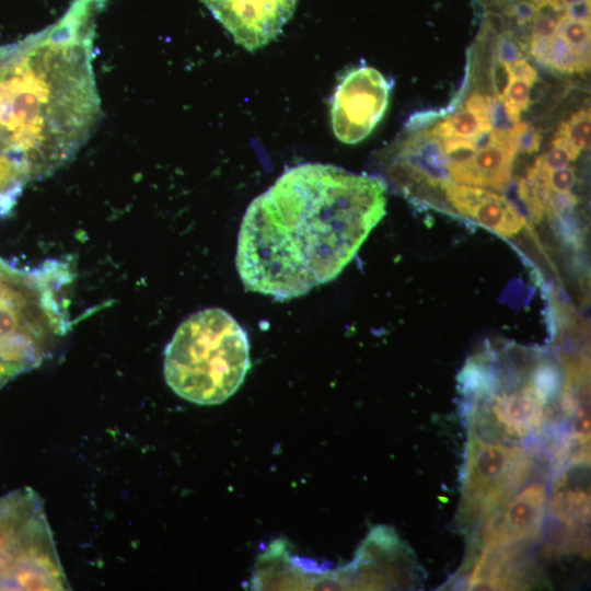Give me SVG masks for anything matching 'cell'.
I'll return each mask as SVG.
<instances>
[{
	"label": "cell",
	"instance_id": "cell-1",
	"mask_svg": "<svg viewBox=\"0 0 591 591\" xmlns=\"http://www.w3.org/2000/svg\"><path fill=\"white\" fill-rule=\"evenodd\" d=\"M385 207L378 176L324 163L287 169L243 216L235 266L244 288L287 301L334 280Z\"/></svg>",
	"mask_w": 591,
	"mask_h": 591
},
{
	"label": "cell",
	"instance_id": "cell-2",
	"mask_svg": "<svg viewBox=\"0 0 591 591\" xmlns=\"http://www.w3.org/2000/svg\"><path fill=\"white\" fill-rule=\"evenodd\" d=\"M99 14L92 2L73 0L0 72V153L27 179L70 161L101 118L92 65Z\"/></svg>",
	"mask_w": 591,
	"mask_h": 591
},
{
	"label": "cell",
	"instance_id": "cell-3",
	"mask_svg": "<svg viewBox=\"0 0 591 591\" xmlns=\"http://www.w3.org/2000/svg\"><path fill=\"white\" fill-rule=\"evenodd\" d=\"M251 368L244 328L225 310L208 308L185 318L164 351L171 390L198 405H217L242 385Z\"/></svg>",
	"mask_w": 591,
	"mask_h": 591
},
{
	"label": "cell",
	"instance_id": "cell-4",
	"mask_svg": "<svg viewBox=\"0 0 591 591\" xmlns=\"http://www.w3.org/2000/svg\"><path fill=\"white\" fill-rule=\"evenodd\" d=\"M68 278L56 263L25 271L0 259V367L16 376L50 355L67 331L59 290Z\"/></svg>",
	"mask_w": 591,
	"mask_h": 591
},
{
	"label": "cell",
	"instance_id": "cell-5",
	"mask_svg": "<svg viewBox=\"0 0 591 591\" xmlns=\"http://www.w3.org/2000/svg\"><path fill=\"white\" fill-rule=\"evenodd\" d=\"M44 503L30 487L0 497V590H69Z\"/></svg>",
	"mask_w": 591,
	"mask_h": 591
},
{
	"label": "cell",
	"instance_id": "cell-6",
	"mask_svg": "<svg viewBox=\"0 0 591 591\" xmlns=\"http://www.w3.org/2000/svg\"><path fill=\"white\" fill-rule=\"evenodd\" d=\"M532 454L470 431L463 473L460 525L470 528L503 506L531 477Z\"/></svg>",
	"mask_w": 591,
	"mask_h": 591
},
{
	"label": "cell",
	"instance_id": "cell-7",
	"mask_svg": "<svg viewBox=\"0 0 591 591\" xmlns=\"http://www.w3.org/2000/svg\"><path fill=\"white\" fill-rule=\"evenodd\" d=\"M346 569L350 590H413L424 579L413 549L385 525L371 529Z\"/></svg>",
	"mask_w": 591,
	"mask_h": 591
},
{
	"label": "cell",
	"instance_id": "cell-8",
	"mask_svg": "<svg viewBox=\"0 0 591 591\" xmlns=\"http://www.w3.org/2000/svg\"><path fill=\"white\" fill-rule=\"evenodd\" d=\"M393 81L379 70L361 65L347 71L331 101V120L336 138L347 144L366 139L383 118Z\"/></svg>",
	"mask_w": 591,
	"mask_h": 591
},
{
	"label": "cell",
	"instance_id": "cell-9",
	"mask_svg": "<svg viewBox=\"0 0 591 591\" xmlns=\"http://www.w3.org/2000/svg\"><path fill=\"white\" fill-rule=\"evenodd\" d=\"M248 51L274 40L292 18L298 0H199Z\"/></svg>",
	"mask_w": 591,
	"mask_h": 591
},
{
	"label": "cell",
	"instance_id": "cell-10",
	"mask_svg": "<svg viewBox=\"0 0 591 591\" xmlns=\"http://www.w3.org/2000/svg\"><path fill=\"white\" fill-rule=\"evenodd\" d=\"M385 172L391 183L409 197L419 184L443 190L452 182L442 140L428 129L406 132L395 144Z\"/></svg>",
	"mask_w": 591,
	"mask_h": 591
},
{
	"label": "cell",
	"instance_id": "cell-11",
	"mask_svg": "<svg viewBox=\"0 0 591 591\" xmlns=\"http://www.w3.org/2000/svg\"><path fill=\"white\" fill-rule=\"evenodd\" d=\"M546 497L544 482L526 486L486 518L476 543L478 547L500 548L535 541L542 530Z\"/></svg>",
	"mask_w": 591,
	"mask_h": 591
},
{
	"label": "cell",
	"instance_id": "cell-12",
	"mask_svg": "<svg viewBox=\"0 0 591 591\" xmlns=\"http://www.w3.org/2000/svg\"><path fill=\"white\" fill-rule=\"evenodd\" d=\"M447 201L455 211L479 225L505 237L519 233L525 219L502 195L495 192L459 183H449L444 187Z\"/></svg>",
	"mask_w": 591,
	"mask_h": 591
},
{
	"label": "cell",
	"instance_id": "cell-13",
	"mask_svg": "<svg viewBox=\"0 0 591 591\" xmlns=\"http://www.w3.org/2000/svg\"><path fill=\"white\" fill-rule=\"evenodd\" d=\"M474 155L464 163L449 164L453 183L505 190L511 182L512 166L518 153L517 139L494 141L488 134L477 143Z\"/></svg>",
	"mask_w": 591,
	"mask_h": 591
},
{
	"label": "cell",
	"instance_id": "cell-14",
	"mask_svg": "<svg viewBox=\"0 0 591 591\" xmlns=\"http://www.w3.org/2000/svg\"><path fill=\"white\" fill-rule=\"evenodd\" d=\"M575 467L576 464L567 465L566 470L557 475L548 513L567 529L587 534L590 497L587 484L578 485L576 482Z\"/></svg>",
	"mask_w": 591,
	"mask_h": 591
},
{
	"label": "cell",
	"instance_id": "cell-15",
	"mask_svg": "<svg viewBox=\"0 0 591 591\" xmlns=\"http://www.w3.org/2000/svg\"><path fill=\"white\" fill-rule=\"evenodd\" d=\"M493 129L489 117L479 115L466 107L459 109L450 118H445L433 125L431 135L445 140L449 138H464L477 142Z\"/></svg>",
	"mask_w": 591,
	"mask_h": 591
},
{
	"label": "cell",
	"instance_id": "cell-16",
	"mask_svg": "<svg viewBox=\"0 0 591 591\" xmlns=\"http://www.w3.org/2000/svg\"><path fill=\"white\" fill-rule=\"evenodd\" d=\"M590 109H579L559 124L552 143L565 148L575 161L582 150L590 149Z\"/></svg>",
	"mask_w": 591,
	"mask_h": 591
},
{
	"label": "cell",
	"instance_id": "cell-17",
	"mask_svg": "<svg viewBox=\"0 0 591 591\" xmlns=\"http://www.w3.org/2000/svg\"><path fill=\"white\" fill-rule=\"evenodd\" d=\"M543 66L563 73H579L589 69L590 59L580 56L556 34L551 39Z\"/></svg>",
	"mask_w": 591,
	"mask_h": 591
},
{
	"label": "cell",
	"instance_id": "cell-18",
	"mask_svg": "<svg viewBox=\"0 0 591 591\" xmlns=\"http://www.w3.org/2000/svg\"><path fill=\"white\" fill-rule=\"evenodd\" d=\"M557 34L580 56L590 59V23L561 16Z\"/></svg>",
	"mask_w": 591,
	"mask_h": 591
},
{
	"label": "cell",
	"instance_id": "cell-19",
	"mask_svg": "<svg viewBox=\"0 0 591 591\" xmlns=\"http://www.w3.org/2000/svg\"><path fill=\"white\" fill-rule=\"evenodd\" d=\"M524 45L519 42L511 31L501 33L495 45L494 57L498 60L511 65L512 62L524 58L523 48Z\"/></svg>",
	"mask_w": 591,
	"mask_h": 591
},
{
	"label": "cell",
	"instance_id": "cell-20",
	"mask_svg": "<svg viewBox=\"0 0 591 591\" xmlns=\"http://www.w3.org/2000/svg\"><path fill=\"white\" fill-rule=\"evenodd\" d=\"M442 148L449 164L468 161L477 150L476 142L464 138H449L442 141Z\"/></svg>",
	"mask_w": 591,
	"mask_h": 591
},
{
	"label": "cell",
	"instance_id": "cell-21",
	"mask_svg": "<svg viewBox=\"0 0 591 591\" xmlns=\"http://www.w3.org/2000/svg\"><path fill=\"white\" fill-rule=\"evenodd\" d=\"M512 80L513 77L509 65L493 57L490 65V83L495 92L494 96L503 102Z\"/></svg>",
	"mask_w": 591,
	"mask_h": 591
},
{
	"label": "cell",
	"instance_id": "cell-22",
	"mask_svg": "<svg viewBox=\"0 0 591 591\" xmlns=\"http://www.w3.org/2000/svg\"><path fill=\"white\" fill-rule=\"evenodd\" d=\"M572 161L570 153L558 144L553 147L544 154L536 158L532 167L538 171H552L565 167Z\"/></svg>",
	"mask_w": 591,
	"mask_h": 591
},
{
	"label": "cell",
	"instance_id": "cell-23",
	"mask_svg": "<svg viewBox=\"0 0 591 591\" xmlns=\"http://www.w3.org/2000/svg\"><path fill=\"white\" fill-rule=\"evenodd\" d=\"M540 10L530 0H511L506 5V14L520 27L531 24Z\"/></svg>",
	"mask_w": 591,
	"mask_h": 591
},
{
	"label": "cell",
	"instance_id": "cell-24",
	"mask_svg": "<svg viewBox=\"0 0 591 591\" xmlns=\"http://www.w3.org/2000/svg\"><path fill=\"white\" fill-rule=\"evenodd\" d=\"M531 84L520 79H513L506 99L517 105L521 111L528 109L531 104Z\"/></svg>",
	"mask_w": 591,
	"mask_h": 591
},
{
	"label": "cell",
	"instance_id": "cell-25",
	"mask_svg": "<svg viewBox=\"0 0 591 591\" xmlns=\"http://www.w3.org/2000/svg\"><path fill=\"white\" fill-rule=\"evenodd\" d=\"M442 114L438 111L427 109L414 113L405 123L406 132H416L428 129Z\"/></svg>",
	"mask_w": 591,
	"mask_h": 591
},
{
	"label": "cell",
	"instance_id": "cell-26",
	"mask_svg": "<svg viewBox=\"0 0 591 591\" xmlns=\"http://www.w3.org/2000/svg\"><path fill=\"white\" fill-rule=\"evenodd\" d=\"M542 142L540 130L533 125L528 127L518 136V152L532 154L538 151Z\"/></svg>",
	"mask_w": 591,
	"mask_h": 591
},
{
	"label": "cell",
	"instance_id": "cell-27",
	"mask_svg": "<svg viewBox=\"0 0 591 591\" xmlns=\"http://www.w3.org/2000/svg\"><path fill=\"white\" fill-rule=\"evenodd\" d=\"M513 79L526 81L531 85L537 80L535 68L524 58L509 65Z\"/></svg>",
	"mask_w": 591,
	"mask_h": 591
},
{
	"label": "cell",
	"instance_id": "cell-28",
	"mask_svg": "<svg viewBox=\"0 0 591 591\" xmlns=\"http://www.w3.org/2000/svg\"><path fill=\"white\" fill-rule=\"evenodd\" d=\"M565 15L575 21L590 23V0H582L567 5Z\"/></svg>",
	"mask_w": 591,
	"mask_h": 591
},
{
	"label": "cell",
	"instance_id": "cell-29",
	"mask_svg": "<svg viewBox=\"0 0 591 591\" xmlns=\"http://www.w3.org/2000/svg\"><path fill=\"white\" fill-rule=\"evenodd\" d=\"M464 107L479 115L489 117L486 97H484L480 93H477V92L472 93L465 100Z\"/></svg>",
	"mask_w": 591,
	"mask_h": 591
},
{
	"label": "cell",
	"instance_id": "cell-30",
	"mask_svg": "<svg viewBox=\"0 0 591 591\" xmlns=\"http://www.w3.org/2000/svg\"><path fill=\"white\" fill-rule=\"evenodd\" d=\"M558 1L563 7H567L569 4H572V3H576V2H579V1H582V0H558Z\"/></svg>",
	"mask_w": 591,
	"mask_h": 591
}]
</instances>
